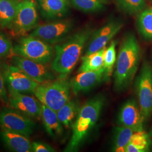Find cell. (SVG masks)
Segmentation results:
<instances>
[{"instance_id":"6da1fadb","label":"cell","mask_w":152,"mask_h":152,"mask_svg":"<svg viewBox=\"0 0 152 152\" xmlns=\"http://www.w3.org/2000/svg\"><path fill=\"white\" fill-rule=\"evenodd\" d=\"M92 33L91 28H84L55 45L51 69L60 75V78H65L74 69Z\"/></svg>"},{"instance_id":"7a4b0ae2","label":"cell","mask_w":152,"mask_h":152,"mask_svg":"<svg viewBox=\"0 0 152 152\" xmlns=\"http://www.w3.org/2000/svg\"><path fill=\"white\" fill-rule=\"evenodd\" d=\"M141 58V49L135 36L127 34L120 46L114 72V89L123 92L130 86L135 76Z\"/></svg>"},{"instance_id":"3957f363","label":"cell","mask_w":152,"mask_h":152,"mask_svg":"<svg viewBox=\"0 0 152 152\" xmlns=\"http://www.w3.org/2000/svg\"><path fill=\"white\" fill-rule=\"evenodd\" d=\"M103 95H99L88 100L80 109L72 125V134L64 149L65 152L78 151L96 124L105 104Z\"/></svg>"},{"instance_id":"277c9868","label":"cell","mask_w":152,"mask_h":152,"mask_svg":"<svg viewBox=\"0 0 152 152\" xmlns=\"http://www.w3.org/2000/svg\"><path fill=\"white\" fill-rule=\"evenodd\" d=\"M70 82L59 78L39 83L34 94L40 103L57 112L70 100Z\"/></svg>"},{"instance_id":"5b68a950","label":"cell","mask_w":152,"mask_h":152,"mask_svg":"<svg viewBox=\"0 0 152 152\" xmlns=\"http://www.w3.org/2000/svg\"><path fill=\"white\" fill-rule=\"evenodd\" d=\"M13 51L16 55L44 64L49 63L54 54L51 45L30 35L22 37L13 47Z\"/></svg>"},{"instance_id":"8992f818","label":"cell","mask_w":152,"mask_h":152,"mask_svg":"<svg viewBox=\"0 0 152 152\" xmlns=\"http://www.w3.org/2000/svg\"><path fill=\"white\" fill-rule=\"evenodd\" d=\"M39 16L37 4L33 0L19 2L16 14L9 29L14 36H24L37 27Z\"/></svg>"},{"instance_id":"52a82bcc","label":"cell","mask_w":152,"mask_h":152,"mask_svg":"<svg viewBox=\"0 0 152 152\" xmlns=\"http://www.w3.org/2000/svg\"><path fill=\"white\" fill-rule=\"evenodd\" d=\"M73 27L72 20L61 19L38 26L29 35L55 45L68 37Z\"/></svg>"},{"instance_id":"ba28073f","label":"cell","mask_w":152,"mask_h":152,"mask_svg":"<svg viewBox=\"0 0 152 152\" xmlns=\"http://www.w3.org/2000/svg\"><path fill=\"white\" fill-rule=\"evenodd\" d=\"M138 104L145 121L152 114V67L144 61L135 83Z\"/></svg>"},{"instance_id":"9c48e42d","label":"cell","mask_w":152,"mask_h":152,"mask_svg":"<svg viewBox=\"0 0 152 152\" xmlns=\"http://www.w3.org/2000/svg\"><path fill=\"white\" fill-rule=\"evenodd\" d=\"M2 73L9 91L34 94L39 85L15 65L4 66Z\"/></svg>"},{"instance_id":"30bf717a","label":"cell","mask_w":152,"mask_h":152,"mask_svg":"<svg viewBox=\"0 0 152 152\" xmlns=\"http://www.w3.org/2000/svg\"><path fill=\"white\" fill-rule=\"evenodd\" d=\"M19 112L10 109H3L0 112V127L5 130L23 134L27 137L32 134L35 124Z\"/></svg>"},{"instance_id":"8fae6325","label":"cell","mask_w":152,"mask_h":152,"mask_svg":"<svg viewBox=\"0 0 152 152\" xmlns=\"http://www.w3.org/2000/svg\"><path fill=\"white\" fill-rule=\"evenodd\" d=\"M124 26L121 20L112 19L92 33L85 55L90 54L106 47L110 41L120 32Z\"/></svg>"},{"instance_id":"7c38bea8","label":"cell","mask_w":152,"mask_h":152,"mask_svg":"<svg viewBox=\"0 0 152 152\" xmlns=\"http://www.w3.org/2000/svg\"><path fill=\"white\" fill-rule=\"evenodd\" d=\"M12 60L14 65L39 83L54 80V74L46 64L38 63L18 55L14 56Z\"/></svg>"},{"instance_id":"4fadbf2b","label":"cell","mask_w":152,"mask_h":152,"mask_svg":"<svg viewBox=\"0 0 152 152\" xmlns=\"http://www.w3.org/2000/svg\"><path fill=\"white\" fill-rule=\"evenodd\" d=\"M118 124L135 131H143L145 120L139 104L134 99L125 103L121 108L118 117Z\"/></svg>"},{"instance_id":"5bb4252c","label":"cell","mask_w":152,"mask_h":152,"mask_svg":"<svg viewBox=\"0 0 152 152\" xmlns=\"http://www.w3.org/2000/svg\"><path fill=\"white\" fill-rule=\"evenodd\" d=\"M9 91V103L11 108L29 117H41L42 104L37 98L23 93Z\"/></svg>"},{"instance_id":"9a60e30c","label":"cell","mask_w":152,"mask_h":152,"mask_svg":"<svg viewBox=\"0 0 152 152\" xmlns=\"http://www.w3.org/2000/svg\"><path fill=\"white\" fill-rule=\"evenodd\" d=\"M104 78L105 70L104 66L96 71L80 72L70 82L71 90L75 95L87 92L97 86Z\"/></svg>"},{"instance_id":"2e32d148","label":"cell","mask_w":152,"mask_h":152,"mask_svg":"<svg viewBox=\"0 0 152 152\" xmlns=\"http://www.w3.org/2000/svg\"><path fill=\"white\" fill-rule=\"evenodd\" d=\"M41 16L46 20L61 19L66 15L70 9V0H36Z\"/></svg>"},{"instance_id":"e0dca14e","label":"cell","mask_w":152,"mask_h":152,"mask_svg":"<svg viewBox=\"0 0 152 152\" xmlns=\"http://www.w3.org/2000/svg\"><path fill=\"white\" fill-rule=\"evenodd\" d=\"M1 137L6 146L12 151L32 152V144L27 136L3 130L1 133Z\"/></svg>"},{"instance_id":"ac0fdd59","label":"cell","mask_w":152,"mask_h":152,"mask_svg":"<svg viewBox=\"0 0 152 152\" xmlns=\"http://www.w3.org/2000/svg\"><path fill=\"white\" fill-rule=\"evenodd\" d=\"M41 117L49 136L55 138L62 134L63 126L60 123L56 111L42 104Z\"/></svg>"},{"instance_id":"d6986e66","label":"cell","mask_w":152,"mask_h":152,"mask_svg":"<svg viewBox=\"0 0 152 152\" xmlns=\"http://www.w3.org/2000/svg\"><path fill=\"white\" fill-rule=\"evenodd\" d=\"M19 1L0 0V27L9 29L16 14Z\"/></svg>"},{"instance_id":"ffe728a7","label":"cell","mask_w":152,"mask_h":152,"mask_svg":"<svg viewBox=\"0 0 152 152\" xmlns=\"http://www.w3.org/2000/svg\"><path fill=\"white\" fill-rule=\"evenodd\" d=\"M151 136L144 131H135L126 147V152H146L149 151L152 141Z\"/></svg>"},{"instance_id":"44dd1931","label":"cell","mask_w":152,"mask_h":152,"mask_svg":"<svg viewBox=\"0 0 152 152\" xmlns=\"http://www.w3.org/2000/svg\"><path fill=\"white\" fill-rule=\"evenodd\" d=\"M136 26L142 38L147 41H152V7L145 9L139 13Z\"/></svg>"},{"instance_id":"7402d4cb","label":"cell","mask_w":152,"mask_h":152,"mask_svg":"<svg viewBox=\"0 0 152 152\" xmlns=\"http://www.w3.org/2000/svg\"><path fill=\"white\" fill-rule=\"evenodd\" d=\"M106 48L105 47L92 54L85 55L82 58V62L78 72L96 71L103 67L104 55Z\"/></svg>"},{"instance_id":"603a6c76","label":"cell","mask_w":152,"mask_h":152,"mask_svg":"<svg viewBox=\"0 0 152 152\" xmlns=\"http://www.w3.org/2000/svg\"><path fill=\"white\" fill-rule=\"evenodd\" d=\"M80 108L75 100H69L56 112L60 123L66 128H69L75 120Z\"/></svg>"},{"instance_id":"cb8c5ba5","label":"cell","mask_w":152,"mask_h":152,"mask_svg":"<svg viewBox=\"0 0 152 152\" xmlns=\"http://www.w3.org/2000/svg\"><path fill=\"white\" fill-rule=\"evenodd\" d=\"M135 131L130 128L121 126L117 127L114 131L113 151L116 152H126V147Z\"/></svg>"},{"instance_id":"d4e9b609","label":"cell","mask_w":152,"mask_h":152,"mask_svg":"<svg viewBox=\"0 0 152 152\" xmlns=\"http://www.w3.org/2000/svg\"><path fill=\"white\" fill-rule=\"evenodd\" d=\"M76 9L84 12L102 11L107 4L106 0H70Z\"/></svg>"},{"instance_id":"484cf974","label":"cell","mask_w":152,"mask_h":152,"mask_svg":"<svg viewBox=\"0 0 152 152\" xmlns=\"http://www.w3.org/2000/svg\"><path fill=\"white\" fill-rule=\"evenodd\" d=\"M116 4L121 11L131 15L140 13L146 5L145 0H116Z\"/></svg>"},{"instance_id":"4316f807","label":"cell","mask_w":152,"mask_h":152,"mask_svg":"<svg viewBox=\"0 0 152 152\" xmlns=\"http://www.w3.org/2000/svg\"><path fill=\"white\" fill-rule=\"evenodd\" d=\"M116 41H112L108 48H106L104 55V68L105 70V78H109L113 72L116 61Z\"/></svg>"},{"instance_id":"83f0119b","label":"cell","mask_w":152,"mask_h":152,"mask_svg":"<svg viewBox=\"0 0 152 152\" xmlns=\"http://www.w3.org/2000/svg\"><path fill=\"white\" fill-rule=\"evenodd\" d=\"M13 47L10 38L0 32V59L8 58L14 54Z\"/></svg>"},{"instance_id":"f1b7e54d","label":"cell","mask_w":152,"mask_h":152,"mask_svg":"<svg viewBox=\"0 0 152 152\" xmlns=\"http://www.w3.org/2000/svg\"><path fill=\"white\" fill-rule=\"evenodd\" d=\"M32 152H55L54 149L50 145L42 142H33L32 144Z\"/></svg>"},{"instance_id":"f546056e","label":"cell","mask_w":152,"mask_h":152,"mask_svg":"<svg viewBox=\"0 0 152 152\" xmlns=\"http://www.w3.org/2000/svg\"><path fill=\"white\" fill-rule=\"evenodd\" d=\"M5 81L2 72L0 71V100L7 103L9 98L5 87Z\"/></svg>"},{"instance_id":"4dcf8cb0","label":"cell","mask_w":152,"mask_h":152,"mask_svg":"<svg viewBox=\"0 0 152 152\" xmlns=\"http://www.w3.org/2000/svg\"><path fill=\"white\" fill-rule=\"evenodd\" d=\"M149 135L152 137V126L151 129V130L149 131Z\"/></svg>"},{"instance_id":"1f68e13d","label":"cell","mask_w":152,"mask_h":152,"mask_svg":"<svg viewBox=\"0 0 152 152\" xmlns=\"http://www.w3.org/2000/svg\"><path fill=\"white\" fill-rule=\"evenodd\" d=\"M17 1H21V0H17Z\"/></svg>"}]
</instances>
